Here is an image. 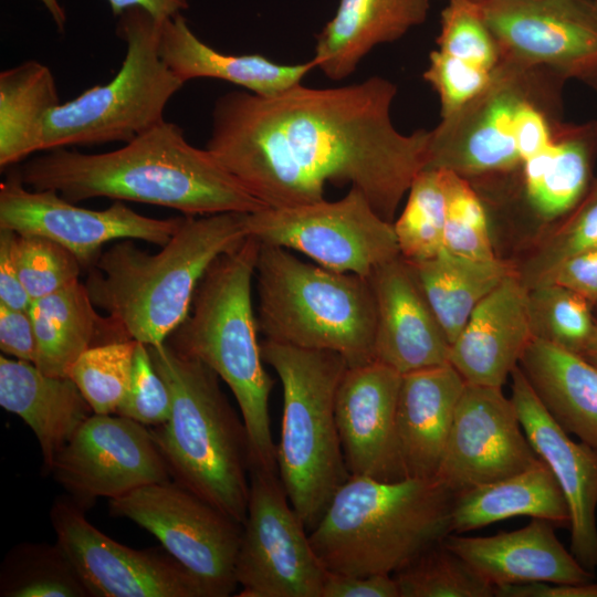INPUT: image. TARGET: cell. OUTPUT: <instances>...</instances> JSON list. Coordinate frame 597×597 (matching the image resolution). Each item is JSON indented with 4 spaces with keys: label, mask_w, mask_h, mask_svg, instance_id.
<instances>
[{
    "label": "cell",
    "mask_w": 597,
    "mask_h": 597,
    "mask_svg": "<svg viewBox=\"0 0 597 597\" xmlns=\"http://www.w3.org/2000/svg\"><path fill=\"white\" fill-rule=\"evenodd\" d=\"M396 95V84L377 75L338 87L298 84L270 97L232 91L214 103L206 148L270 208L318 202L327 184H349L392 222L431 139V129L395 127Z\"/></svg>",
    "instance_id": "cell-1"
},
{
    "label": "cell",
    "mask_w": 597,
    "mask_h": 597,
    "mask_svg": "<svg viewBox=\"0 0 597 597\" xmlns=\"http://www.w3.org/2000/svg\"><path fill=\"white\" fill-rule=\"evenodd\" d=\"M22 182L72 202L105 197L178 210L186 216L251 213L268 208L177 124L163 121L124 146L86 154L56 148L25 161Z\"/></svg>",
    "instance_id": "cell-2"
},
{
    "label": "cell",
    "mask_w": 597,
    "mask_h": 597,
    "mask_svg": "<svg viewBox=\"0 0 597 597\" xmlns=\"http://www.w3.org/2000/svg\"><path fill=\"white\" fill-rule=\"evenodd\" d=\"M245 213L184 216L156 253L122 240L90 266L85 285L94 305L113 317L130 339L158 345L187 317L196 290L217 258L249 234Z\"/></svg>",
    "instance_id": "cell-3"
},
{
    "label": "cell",
    "mask_w": 597,
    "mask_h": 597,
    "mask_svg": "<svg viewBox=\"0 0 597 597\" xmlns=\"http://www.w3.org/2000/svg\"><path fill=\"white\" fill-rule=\"evenodd\" d=\"M259 250V240L248 235L217 258L201 279L187 317L166 342L228 385L248 431L251 465L277 471L269 410L274 381L263 367L252 304Z\"/></svg>",
    "instance_id": "cell-4"
},
{
    "label": "cell",
    "mask_w": 597,
    "mask_h": 597,
    "mask_svg": "<svg viewBox=\"0 0 597 597\" xmlns=\"http://www.w3.org/2000/svg\"><path fill=\"white\" fill-rule=\"evenodd\" d=\"M454 493L438 479L349 475L308 532L331 573L394 575L450 533Z\"/></svg>",
    "instance_id": "cell-5"
},
{
    "label": "cell",
    "mask_w": 597,
    "mask_h": 597,
    "mask_svg": "<svg viewBox=\"0 0 597 597\" xmlns=\"http://www.w3.org/2000/svg\"><path fill=\"white\" fill-rule=\"evenodd\" d=\"M147 347L171 396L169 419L149 428L170 476L243 524L251 465L243 420L207 365L167 342Z\"/></svg>",
    "instance_id": "cell-6"
},
{
    "label": "cell",
    "mask_w": 597,
    "mask_h": 597,
    "mask_svg": "<svg viewBox=\"0 0 597 597\" xmlns=\"http://www.w3.org/2000/svg\"><path fill=\"white\" fill-rule=\"evenodd\" d=\"M258 327L264 339L342 355L348 367L375 360V297L369 279L306 263L260 243Z\"/></svg>",
    "instance_id": "cell-7"
},
{
    "label": "cell",
    "mask_w": 597,
    "mask_h": 597,
    "mask_svg": "<svg viewBox=\"0 0 597 597\" xmlns=\"http://www.w3.org/2000/svg\"><path fill=\"white\" fill-rule=\"evenodd\" d=\"M261 355L281 380L283 416L276 443L279 476L310 532L335 492L349 478L338 436L335 399L348 368L332 350L306 349L273 341Z\"/></svg>",
    "instance_id": "cell-8"
},
{
    "label": "cell",
    "mask_w": 597,
    "mask_h": 597,
    "mask_svg": "<svg viewBox=\"0 0 597 597\" xmlns=\"http://www.w3.org/2000/svg\"><path fill=\"white\" fill-rule=\"evenodd\" d=\"M163 21L134 7L118 15L126 44L119 71L105 84L60 103L45 116L39 151L105 143H128L165 121L171 97L185 83L159 54Z\"/></svg>",
    "instance_id": "cell-9"
},
{
    "label": "cell",
    "mask_w": 597,
    "mask_h": 597,
    "mask_svg": "<svg viewBox=\"0 0 597 597\" xmlns=\"http://www.w3.org/2000/svg\"><path fill=\"white\" fill-rule=\"evenodd\" d=\"M565 78L544 67L499 61L489 84L431 129L423 169H444L470 179L515 170L522 165L513 127L520 106L561 97Z\"/></svg>",
    "instance_id": "cell-10"
},
{
    "label": "cell",
    "mask_w": 597,
    "mask_h": 597,
    "mask_svg": "<svg viewBox=\"0 0 597 597\" xmlns=\"http://www.w3.org/2000/svg\"><path fill=\"white\" fill-rule=\"evenodd\" d=\"M249 235L298 251L316 264L368 279L400 256L392 222L381 218L355 187L336 201L264 208L245 213Z\"/></svg>",
    "instance_id": "cell-11"
},
{
    "label": "cell",
    "mask_w": 597,
    "mask_h": 597,
    "mask_svg": "<svg viewBox=\"0 0 597 597\" xmlns=\"http://www.w3.org/2000/svg\"><path fill=\"white\" fill-rule=\"evenodd\" d=\"M108 507L113 516L128 519L156 536L195 576L206 597L234 593L242 523L174 480L108 500Z\"/></svg>",
    "instance_id": "cell-12"
},
{
    "label": "cell",
    "mask_w": 597,
    "mask_h": 597,
    "mask_svg": "<svg viewBox=\"0 0 597 597\" xmlns=\"http://www.w3.org/2000/svg\"><path fill=\"white\" fill-rule=\"evenodd\" d=\"M327 574L279 472L252 465L235 563V578L241 586L237 596L322 597Z\"/></svg>",
    "instance_id": "cell-13"
},
{
    "label": "cell",
    "mask_w": 597,
    "mask_h": 597,
    "mask_svg": "<svg viewBox=\"0 0 597 597\" xmlns=\"http://www.w3.org/2000/svg\"><path fill=\"white\" fill-rule=\"evenodd\" d=\"M499 61L544 66L589 85L597 76L593 0H478Z\"/></svg>",
    "instance_id": "cell-14"
},
{
    "label": "cell",
    "mask_w": 597,
    "mask_h": 597,
    "mask_svg": "<svg viewBox=\"0 0 597 597\" xmlns=\"http://www.w3.org/2000/svg\"><path fill=\"white\" fill-rule=\"evenodd\" d=\"M182 217L157 219L116 200L106 209L76 206L53 190L27 187L18 169L0 185V229L50 239L67 249L83 266H91L102 247L114 240H142L163 247Z\"/></svg>",
    "instance_id": "cell-15"
},
{
    "label": "cell",
    "mask_w": 597,
    "mask_h": 597,
    "mask_svg": "<svg viewBox=\"0 0 597 597\" xmlns=\"http://www.w3.org/2000/svg\"><path fill=\"white\" fill-rule=\"evenodd\" d=\"M71 498L55 501L50 519L56 543L71 559L90 597H206L195 578L163 546L135 549L94 525Z\"/></svg>",
    "instance_id": "cell-16"
},
{
    "label": "cell",
    "mask_w": 597,
    "mask_h": 597,
    "mask_svg": "<svg viewBox=\"0 0 597 597\" xmlns=\"http://www.w3.org/2000/svg\"><path fill=\"white\" fill-rule=\"evenodd\" d=\"M93 413L59 452L50 472L82 509L98 499L170 480L150 429L129 418Z\"/></svg>",
    "instance_id": "cell-17"
},
{
    "label": "cell",
    "mask_w": 597,
    "mask_h": 597,
    "mask_svg": "<svg viewBox=\"0 0 597 597\" xmlns=\"http://www.w3.org/2000/svg\"><path fill=\"white\" fill-rule=\"evenodd\" d=\"M538 460L502 387L465 383L436 479L457 494Z\"/></svg>",
    "instance_id": "cell-18"
},
{
    "label": "cell",
    "mask_w": 597,
    "mask_h": 597,
    "mask_svg": "<svg viewBox=\"0 0 597 597\" xmlns=\"http://www.w3.org/2000/svg\"><path fill=\"white\" fill-rule=\"evenodd\" d=\"M401 376L376 360L346 369L336 392L335 417L349 475L408 479L396 429Z\"/></svg>",
    "instance_id": "cell-19"
},
{
    "label": "cell",
    "mask_w": 597,
    "mask_h": 597,
    "mask_svg": "<svg viewBox=\"0 0 597 597\" xmlns=\"http://www.w3.org/2000/svg\"><path fill=\"white\" fill-rule=\"evenodd\" d=\"M511 399L536 454L547 464L565 496L570 516L569 551L597 570V451L575 441L549 415L517 365L511 373Z\"/></svg>",
    "instance_id": "cell-20"
},
{
    "label": "cell",
    "mask_w": 597,
    "mask_h": 597,
    "mask_svg": "<svg viewBox=\"0 0 597 597\" xmlns=\"http://www.w3.org/2000/svg\"><path fill=\"white\" fill-rule=\"evenodd\" d=\"M368 279L376 307L375 360L401 375L449 364L450 343L410 264L398 256Z\"/></svg>",
    "instance_id": "cell-21"
},
{
    "label": "cell",
    "mask_w": 597,
    "mask_h": 597,
    "mask_svg": "<svg viewBox=\"0 0 597 597\" xmlns=\"http://www.w3.org/2000/svg\"><path fill=\"white\" fill-rule=\"evenodd\" d=\"M554 524L532 519L522 528L491 536L450 533L443 544L495 588L526 583L576 584L593 580L554 532Z\"/></svg>",
    "instance_id": "cell-22"
},
{
    "label": "cell",
    "mask_w": 597,
    "mask_h": 597,
    "mask_svg": "<svg viewBox=\"0 0 597 597\" xmlns=\"http://www.w3.org/2000/svg\"><path fill=\"white\" fill-rule=\"evenodd\" d=\"M532 338L527 287L515 272L474 308L450 345L449 364L465 383L502 387Z\"/></svg>",
    "instance_id": "cell-23"
},
{
    "label": "cell",
    "mask_w": 597,
    "mask_h": 597,
    "mask_svg": "<svg viewBox=\"0 0 597 597\" xmlns=\"http://www.w3.org/2000/svg\"><path fill=\"white\" fill-rule=\"evenodd\" d=\"M464 385L450 364L401 376L396 429L406 478H436Z\"/></svg>",
    "instance_id": "cell-24"
},
{
    "label": "cell",
    "mask_w": 597,
    "mask_h": 597,
    "mask_svg": "<svg viewBox=\"0 0 597 597\" xmlns=\"http://www.w3.org/2000/svg\"><path fill=\"white\" fill-rule=\"evenodd\" d=\"M0 406L33 431L50 472L56 455L94 411L70 377L42 373L34 364L0 357Z\"/></svg>",
    "instance_id": "cell-25"
},
{
    "label": "cell",
    "mask_w": 597,
    "mask_h": 597,
    "mask_svg": "<svg viewBox=\"0 0 597 597\" xmlns=\"http://www.w3.org/2000/svg\"><path fill=\"white\" fill-rule=\"evenodd\" d=\"M430 0H339L316 34L312 60L326 77H348L376 45L397 41L422 24Z\"/></svg>",
    "instance_id": "cell-26"
},
{
    "label": "cell",
    "mask_w": 597,
    "mask_h": 597,
    "mask_svg": "<svg viewBox=\"0 0 597 597\" xmlns=\"http://www.w3.org/2000/svg\"><path fill=\"white\" fill-rule=\"evenodd\" d=\"M159 54L184 82L218 78L239 85L259 96H274L293 86L312 70L311 59L300 64H279L260 54H224L202 42L179 13L161 23Z\"/></svg>",
    "instance_id": "cell-27"
},
{
    "label": "cell",
    "mask_w": 597,
    "mask_h": 597,
    "mask_svg": "<svg viewBox=\"0 0 597 597\" xmlns=\"http://www.w3.org/2000/svg\"><path fill=\"white\" fill-rule=\"evenodd\" d=\"M86 285L78 280L31 302L36 353L34 365L44 374L69 377L76 359L87 349L130 339L109 315L95 308Z\"/></svg>",
    "instance_id": "cell-28"
},
{
    "label": "cell",
    "mask_w": 597,
    "mask_h": 597,
    "mask_svg": "<svg viewBox=\"0 0 597 597\" xmlns=\"http://www.w3.org/2000/svg\"><path fill=\"white\" fill-rule=\"evenodd\" d=\"M519 366L554 420L597 451V366L537 338Z\"/></svg>",
    "instance_id": "cell-29"
},
{
    "label": "cell",
    "mask_w": 597,
    "mask_h": 597,
    "mask_svg": "<svg viewBox=\"0 0 597 597\" xmlns=\"http://www.w3.org/2000/svg\"><path fill=\"white\" fill-rule=\"evenodd\" d=\"M597 158V121L561 122L551 145L522 163L526 199L544 220L568 213L593 182Z\"/></svg>",
    "instance_id": "cell-30"
},
{
    "label": "cell",
    "mask_w": 597,
    "mask_h": 597,
    "mask_svg": "<svg viewBox=\"0 0 597 597\" xmlns=\"http://www.w3.org/2000/svg\"><path fill=\"white\" fill-rule=\"evenodd\" d=\"M515 516L570 525L565 496L541 458L521 472L457 493L450 528L451 533L462 534Z\"/></svg>",
    "instance_id": "cell-31"
},
{
    "label": "cell",
    "mask_w": 597,
    "mask_h": 597,
    "mask_svg": "<svg viewBox=\"0 0 597 597\" xmlns=\"http://www.w3.org/2000/svg\"><path fill=\"white\" fill-rule=\"evenodd\" d=\"M408 263L450 345L478 304L516 272L514 263L499 258L478 260L446 249L428 260Z\"/></svg>",
    "instance_id": "cell-32"
},
{
    "label": "cell",
    "mask_w": 597,
    "mask_h": 597,
    "mask_svg": "<svg viewBox=\"0 0 597 597\" xmlns=\"http://www.w3.org/2000/svg\"><path fill=\"white\" fill-rule=\"evenodd\" d=\"M60 97L52 71L28 60L0 73V167L39 153L46 114Z\"/></svg>",
    "instance_id": "cell-33"
},
{
    "label": "cell",
    "mask_w": 597,
    "mask_h": 597,
    "mask_svg": "<svg viewBox=\"0 0 597 597\" xmlns=\"http://www.w3.org/2000/svg\"><path fill=\"white\" fill-rule=\"evenodd\" d=\"M0 596L90 597V594L57 543H23L3 558Z\"/></svg>",
    "instance_id": "cell-34"
},
{
    "label": "cell",
    "mask_w": 597,
    "mask_h": 597,
    "mask_svg": "<svg viewBox=\"0 0 597 597\" xmlns=\"http://www.w3.org/2000/svg\"><path fill=\"white\" fill-rule=\"evenodd\" d=\"M527 308L533 338L580 356L597 329L593 305L557 283L527 289Z\"/></svg>",
    "instance_id": "cell-35"
},
{
    "label": "cell",
    "mask_w": 597,
    "mask_h": 597,
    "mask_svg": "<svg viewBox=\"0 0 597 597\" xmlns=\"http://www.w3.org/2000/svg\"><path fill=\"white\" fill-rule=\"evenodd\" d=\"M447 199L441 169H422L413 179L406 206L394 224L400 256L419 262L444 249Z\"/></svg>",
    "instance_id": "cell-36"
},
{
    "label": "cell",
    "mask_w": 597,
    "mask_h": 597,
    "mask_svg": "<svg viewBox=\"0 0 597 597\" xmlns=\"http://www.w3.org/2000/svg\"><path fill=\"white\" fill-rule=\"evenodd\" d=\"M556 221L522 263H514L517 276L527 289L568 258L597 248V178L580 201Z\"/></svg>",
    "instance_id": "cell-37"
},
{
    "label": "cell",
    "mask_w": 597,
    "mask_h": 597,
    "mask_svg": "<svg viewBox=\"0 0 597 597\" xmlns=\"http://www.w3.org/2000/svg\"><path fill=\"white\" fill-rule=\"evenodd\" d=\"M399 597H493L496 588L443 541L395 573Z\"/></svg>",
    "instance_id": "cell-38"
},
{
    "label": "cell",
    "mask_w": 597,
    "mask_h": 597,
    "mask_svg": "<svg viewBox=\"0 0 597 597\" xmlns=\"http://www.w3.org/2000/svg\"><path fill=\"white\" fill-rule=\"evenodd\" d=\"M136 346L135 339L94 346L71 367L69 377L94 413H116L129 386Z\"/></svg>",
    "instance_id": "cell-39"
},
{
    "label": "cell",
    "mask_w": 597,
    "mask_h": 597,
    "mask_svg": "<svg viewBox=\"0 0 597 597\" xmlns=\"http://www.w3.org/2000/svg\"><path fill=\"white\" fill-rule=\"evenodd\" d=\"M441 170L447 199L444 249L471 259H495L486 210L476 190L469 179Z\"/></svg>",
    "instance_id": "cell-40"
},
{
    "label": "cell",
    "mask_w": 597,
    "mask_h": 597,
    "mask_svg": "<svg viewBox=\"0 0 597 597\" xmlns=\"http://www.w3.org/2000/svg\"><path fill=\"white\" fill-rule=\"evenodd\" d=\"M11 232L12 259L32 301L78 280L82 265L67 249L40 235Z\"/></svg>",
    "instance_id": "cell-41"
},
{
    "label": "cell",
    "mask_w": 597,
    "mask_h": 597,
    "mask_svg": "<svg viewBox=\"0 0 597 597\" xmlns=\"http://www.w3.org/2000/svg\"><path fill=\"white\" fill-rule=\"evenodd\" d=\"M438 49L451 56L492 70L499 63L495 41L478 0H449L441 11Z\"/></svg>",
    "instance_id": "cell-42"
},
{
    "label": "cell",
    "mask_w": 597,
    "mask_h": 597,
    "mask_svg": "<svg viewBox=\"0 0 597 597\" xmlns=\"http://www.w3.org/2000/svg\"><path fill=\"white\" fill-rule=\"evenodd\" d=\"M116 413L147 427L161 425L170 417V391L144 343L137 342L129 386Z\"/></svg>",
    "instance_id": "cell-43"
},
{
    "label": "cell",
    "mask_w": 597,
    "mask_h": 597,
    "mask_svg": "<svg viewBox=\"0 0 597 597\" xmlns=\"http://www.w3.org/2000/svg\"><path fill=\"white\" fill-rule=\"evenodd\" d=\"M493 70L451 56L439 49L431 51L422 77L439 97L440 118L451 116L476 96L491 81Z\"/></svg>",
    "instance_id": "cell-44"
},
{
    "label": "cell",
    "mask_w": 597,
    "mask_h": 597,
    "mask_svg": "<svg viewBox=\"0 0 597 597\" xmlns=\"http://www.w3.org/2000/svg\"><path fill=\"white\" fill-rule=\"evenodd\" d=\"M0 348L15 359L34 363L36 341L29 310H15L0 303Z\"/></svg>",
    "instance_id": "cell-45"
},
{
    "label": "cell",
    "mask_w": 597,
    "mask_h": 597,
    "mask_svg": "<svg viewBox=\"0 0 597 597\" xmlns=\"http://www.w3.org/2000/svg\"><path fill=\"white\" fill-rule=\"evenodd\" d=\"M545 282L569 287L594 306L597 302V248L568 258L537 284Z\"/></svg>",
    "instance_id": "cell-46"
},
{
    "label": "cell",
    "mask_w": 597,
    "mask_h": 597,
    "mask_svg": "<svg viewBox=\"0 0 597 597\" xmlns=\"http://www.w3.org/2000/svg\"><path fill=\"white\" fill-rule=\"evenodd\" d=\"M322 597H399L392 575H344L328 572Z\"/></svg>",
    "instance_id": "cell-47"
},
{
    "label": "cell",
    "mask_w": 597,
    "mask_h": 597,
    "mask_svg": "<svg viewBox=\"0 0 597 597\" xmlns=\"http://www.w3.org/2000/svg\"><path fill=\"white\" fill-rule=\"evenodd\" d=\"M11 234L10 230L0 229V303L15 310H29L32 300L12 259Z\"/></svg>",
    "instance_id": "cell-48"
},
{
    "label": "cell",
    "mask_w": 597,
    "mask_h": 597,
    "mask_svg": "<svg viewBox=\"0 0 597 597\" xmlns=\"http://www.w3.org/2000/svg\"><path fill=\"white\" fill-rule=\"evenodd\" d=\"M495 597H597V583H526L496 588Z\"/></svg>",
    "instance_id": "cell-49"
},
{
    "label": "cell",
    "mask_w": 597,
    "mask_h": 597,
    "mask_svg": "<svg viewBox=\"0 0 597 597\" xmlns=\"http://www.w3.org/2000/svg\"><path fill=\"white\" fill-rule=\"evenodd\" d=\"M113 14L121 15L125 10L134 7L148 11L156 20L165 21L188 9V0H107Z\"/></svg>",
    "instance_id": "cell-50"
},
{
    "label": "cell",
    "mask_w": 597,
    "mask_h": 597,
    "mask_svg": "<svg viewBox=\"0 0 597 597\" xmlns=\"http://www.w3.org/2000/svg\"><path fill=\"white\" fill-rule=\"evenodd\" d=\"M52 17L59 32H64L66 13L59 0H39Z\"/></svg>",
    "instance_id": "cell-51"
},
{
    "label": "cell",
    "mask_w": 597,
    "mask_h": 597,
    "mask_svg": "<svg viewBox=\"0 0 597 597\" xmlns=\"http://www.w3.org/2000/svg\"><path fill=\"white\" fill-rule=\"evenodd\" d=\"M582 356L597 366V329Z\"/></svg>",
    "instance_id": "cell-52"
},
{
    "label": "cell",
    "mask_w": 597,
    "mask_h": 597,
    "mask_svg": "<svg viewBox=\"0 0 597 597\" xmlns=\"http://www.w3.org/2000/svg\"><path fill=\"white\" fill-rule=\"evenodd\" d=\"M597 93V76L594 78V81L588 85Z\"/></svg>",
    "instance_id": "cell-53"
},
{
    "label": "cell",
    "mask_w": 597,
    "mask_h": 597,
    "mask_svg": "<svg viewBox=\"0 0 597 597\" xmlns=\"http://www.w3.org/2000/svg\"><path fill=\"white\" fill-rule=\"evenodd\" d=\"M593 310L595 311V317L597 320V302L594 304Z\"/></svg>",
    "instance_id": "cell-54"
},
{
    "label": "cell",
    "mask_w": 597,
    "mask_h": 597,
    "mask_svg": "<svg viewBox=\"0 0 597 597\" xmlns=\"http://www.w3.org/2000/svg\"><path fill=\"white\" fill-rule=\"evenodd\" d=\"M593 1H595L597 3V0H593Z\"/></svg>",
    "instance_id": "cell-55"
}]
</instances>
